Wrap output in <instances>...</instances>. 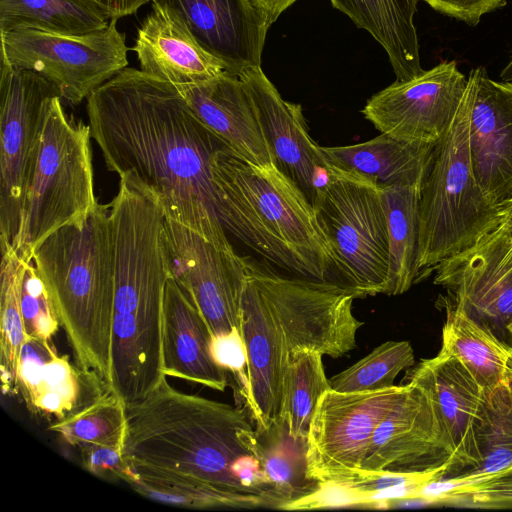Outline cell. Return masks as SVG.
<instances>
[{
  "label": "cell",
  "instance_id": "6da1fadb",
  "mask_svg": "<svg viewBox=\"0 0 512 512\" xmlns=\"http://www.w3.org/2000/svg\"><path fill=\"white\" fill-rule=\"evenodd\" d=\"M91 138L109 171L155 200L164 215L222 249L211 162L228 147L171 83L126 67L86 99Z\"/></svg>",
  "mask_w": 512,
  "mask_h": 512
},
{
  "label": "cell",
  "instance_id": "7a4b0ae2",
  "mask_svg": "<svg viewBox=\"0 0 512 512\" xmlns=\"http://www.w3.org/2000/svg\"><path fill=\"white\" fill-rule=\"evenodd\" d=\"M126 415L123 454L134 472L206 486L270 509L236 475L242 457H263L244 409L181 392L165 377L144 399L126 406Z\"/></svg>",
  "mask_w": 512,
  "mask_h": 512
},
{
  "label": "cell",
  "instance_id": "3957f363",
  "mask_svg": "<svg viewBox=\"0 0 512 512\" xmlns=\"http://www.w3.org/2000/svg\"><path fill=\"white\" fill-rule=\"evenodd\" d=\"M165 217L153 198L120 178L110 203L115 264L110 385L126 406L144 399L166 377L162 323L171 272Z\"/></svg>",
  "mask_w": 512,
  "mask_h": 512
},
{
  "label": "cell",
  "instance_id": "277c9868",
  "mask_svg": "<svg viewBox=\"0 0 512 512\" xmlns=\"http://www.w3.org/2000/svg\"><path fill=\"white\" fill-rule=\"evenodd\" d=\"M211 175L225 231L292 277L348 289L315 207L274 164L247 162L226 147L213 157Z\"/></svg>",
  "mask_w": 512,
  "mask_h": 512
},
{
  "label": "cell",
  "instance_id": "5b68a950",
  "mask_svg": "<svg viewBox=\"0 0 512 512\" xmlns=\"http://www.w3.org/2000/svg\"><path fill=\"white\" fill-rule=\"evenodd\" d=\"M32 262L75 363L110 385L115 297L110 204L98 202L84 219L49 234L34 249Z\"/></svg>",
  "mask_w": 512,
  "mask_h": 512
},
{
  "label": "cell",
  "instance_id": "8992f818",
  "mask_svg": "<svg viewBox=\"0 0 512 512\" xmlns=\"http://www.w3.org/2000/svg\"><path fill=\"white\" fill-rule=\"evenodd\" d=\"M469 103L462 100L433 157L420 194L418 281L474 244L495 214L473 171Z\"/></svg>",
  "mask_w": 512,
  "mask_h": 512
},
{
  "label": "cell",
  "instance_id": "52a82bcc",
  "mask_svg": "<svg viewBox=\"0 0 512 512\" xmlns=\"http://www.w3.org/2000/svg\"><path fill=\"white\" fill-rule=\"evenodd\" d=\"M61 99L51 102L25 194L13 250L24 262H32L34 249L49 234L84 219L98 204L90 126L68 118Z\"/></svg>",
  "mask_w": 512,
  "mask_h": 512
},
{
  "label": "cell",
  "instance_id": "ba28073f",
  "mask_svg": "<svg viewBox=\"0 0 512 512\" xmlns=\"http://www.w3.org/2000/svg\"><path fill=\"white\" fill-rule=\"evenodd\" d=\"M329 170L315 209L341 280L356 298L385 294L390 253L381 188L357 174Z\"/></svg>",
  "mask_w": 512,
  "mask_h": 512
},
{
  "label": "cell",
  "instance_id": "9c48e42d",
  "mask_svg": "<svg viewBox=\"0 0 512 512\" xmlns=\"http://www.w3.org/2000/svg\"><path fill=\"white\" fill-rule=\"evenodd\" d=\"M60 89L41 75L16 69L1 59L0 69V244L14 250L26 190L41 137Z\"/></svg>",
  "mask_w": 512,
  "mask_h": 512
},
{
  "label": "cell",
  "instance_id": "30bf717a",
  "mask_svg": "<svg viewBox=\"0 0 512 512\" xmlns=\"http://www.w3.org/2000/svg\"><path fill=\"white\" fill-rule=\"evenodd\" d=\"M117 21L111 19L106 28L82 35L34 29L0 33L1 59L41 75L60 89L62 99L78 105L128 67L126 35Z\"/></svg>",
  "mask_w": 512,
  "mask_h": 512
},
{
  "label": "cell",
  "instance_id": "8fae6325",
  "mask_svg": "<svg viewBox=\"0 0 512 512\" xmlns=\"http://www.w3.org/2000/svg\"><path fill=\"white\" fill-rule=\"evenodd\" d=\"M246 271L273 314L288 354L308 349L339 358L356 347L364 323L352 312L356 297L351 291L285 276L247 259Z\"/></svg>",
  "mask_w": 512,
  "mask_h": 512
},
{
  "label": "cell",
  "instance_id": "7c38bea8",
  "mask_svg": "<svg viewBox=\"0 0 512 512\" xmlns=\"http://www.w3.org/2000/svg\"><path fill=\"white\" fill-rule=\"evenodd\" d=\"M407 385L368 392L325 391L306 438V474L317 483H349L362 473L372 435Z\"/></svg>",
  "mask_w": 512,
  "mask_h": 512
},
{
  "label": "cell",
  "instance_id": "4fadbf2b",
  "mask_svg": "<svg viewBox=\"0 0 512 512\" xmlns=\"http://www.w3.org/2000/svg\"><path fill=\"white\" fill-rule=\"evenodd\" d=\"M163 238L171 276L197 307L212 336L242 333L246 259L167 217Z\"/></svg>",
  "mask_w": 512,
  "mask_h": 512
},
{
  "label": "cell",
  "instance_id": "5bb4252c",
  "mask_svg": "<svg viewBox=\"0 0 512 512\" xmlns=\"http://www.w3.org/2000/svg\"><path fill=\"white\" fill-rule=\"evenodd\" d=\"M467 85L457 62L396 80L370 97L362 114L383 134L417 144L438 143L456 114Z\"/></svg>",
  "mask_w": 512,
  "mask_h": 512
},
{
  "label": "cell",
  "instance_id": "9a60e30c",
  "mask_svg": "<svg viewBox=\"0 0 512 512\" xmlns=\"http://www.w3.org/2000/svg\"><path fill=\"white\" fill-rule=\"evenodd\" d=\"M255 105L273 164L315 207L330 176L328 162L310 136L302 107L282 98L261 66L239 75Z\"/></svg>",
  "mask_w": 512,
  "mask_h": 512
},
{
  "label": "cell",
  "instance_id": "2e32d148",
  "mask_svg": "<svg viewBox=\"0 0 512 512\" xmlns=\"http://www.w3.org/2000/svg\"><path fill=\"white\" fill-rule=\"evenodd\" d=\"M406 385L404 393L376 427L362 470L420 473L448 466L450 473L452 456L429 397L416 384Z\"/></svg>",
  "mask_w": 512,
  "mask_h": 512
},
{
  "label": "cell",
  "instance_id": "e0dca14e",
  "mask_svg": "<svg viewBox=\"0 0 512 512\" xmlns=\"http://www.w3.org/2000/svg\"><path fill=\"white\" fill-rule=\"evenodd\" d=\"M112 390L98 373L60 355L52 339L25 338L14 395L29 414L55 423L63 421Z\"/></svg>",
  "mask_w": 512,
  "mask_h": 512
},
{
  "label": "cell",
  "instance_id": "ac0fdd59",
  "mask_svg": "<svg viewBox=\"0 0 512 512\" xmlns=\"http://www.w3.org/2000/svg\"><path fill=\"white\" fill-rule=\"evenodd\" d=\"M464 93L474 175L496 205L512 195V82L493 80L478 66L469 72Z\"/></svg>",
  "mask_w": 512,
  "mask_h": 512
},
{
  "label": "cell",
  "instance_id": "d6986e66",
  "mask_svg": "<svg viewBox=\"0 0 512 512\" xmlns=\"http://www.w3.org/2000/svg\"><path fill=\"white\" fill-rule=\"evenodd\" d=\"M178 15L192 36L219 59L226 72L238 76L261 66L267 32L272 25L253 0H152Z\"/></svg>",
  "mask_w": 512,
  "mask_h": 512
},
{
  "label": "cell",
  "instance_id": "ffe728a7",
  "mask_svg": "<svg viewBox=\"0 0 512 512\" xmlns=\"http://www.w3.org/2000/svg\"><path fill=\"white\" fill-rule=\"evenodd\" d=\"M428 395L444 442L452 456L448 476L459 475L478 462L475 432L484 389L454 357L438 353L421 361L409 381Z\"/></svg>",
  "mask_w": 512,
  "mask_h": 512
},
{
  "label": "cell",
  "instance_id": "44dd1931",
  "mask_svg": "<svg viewBox=\"0 0 512 512\" xmlns=\"http://www.w3.org/2000/svg\"><path fill=\"white\" fill-rule=\"evenodd\" d=\"M241 331L247 352L248 392L245 403L258 434L262 435L280 424L282 383L288 352L273 314L248 275L242 297Z\"/></svg>",
  "mask_w": 512,
  "mask_h": 512
},
{
  "label": "cell",
  "instance_id": "7402d4cb",
  "mask_svg": "<svg viewBox=\"0 0 512 512\" xmlns=\"http://www.w3.org/2000/svg\"><path fill=\"white\" fill-rule=\"evenodd\" d=\"M198 118L247 162L273 164L253 100L239 76L174 85Z\"/></svg>",
  "mask_w": 512,
  "mask_h": 512
},
{
  "label": "cell",
  "instance_id": "603a6c76",
  "mask_svg": "<svg viewBox=\"0 0 512 512\" xmlns=\"http://www.w3.org/2000/svg\"><path fill=\"white\" fill-rule=\"evenodd\" d=\"M212 340L205 319L171 276L163 303V374L224 391L229 374L216 362Z\"/></svg>",
  "mask_w": 512,
  "mask_h": 512
},
{
  "label": "cell",
  "instance_id": "cb8c5ba5",
  "mask_svg": "<svg viewBox=\"0 0 512 512\" xmlns=\"http://www.w3.org/2000/svg\"><path fill=\"white\" fill-rule=\"evenodd\" d=\"M151 8L131 47L141 71L173 85L226 72L225 65L200 46L177 14L155 3Z\"/></svg>",
  "mask_w": 512,
  "mask_h": 512
},
{
  "label": "cell",
  "instance_id": "d4e9b609",
  "mask_svg": "<svg viewBox=\"0 0 512 512\" xmlns=\"http://www.w3.org/2000/svg\"><path fill=\"white\" fill-rule=\"evenodd\" d=\"M436 144L411 143L381 133L362 143L321 147V151L329 166L367 178L380 188L422 187Z\"/></svg>",
  "mask_w": 512,
  "mask_h": 512
},
{
  "label": "cell",
  "instance_id": "484cf974",
  "mask_svg": "<svg viewBox=\"0 0 512 512\" xmlns=\"http://www.w3.org/2000/svg\"><path fill=\"white\" fill-rule=\"evenodd\" d=\"M384 49L396 80L411 79L424 70L414 15L419 0H329Z\"/></svg>",
  "mask_w": 512,
  "mask_h": 512
},
{
  "label": "cell",
  "instance_id": "4316f807",
  "mask_svg": "<svg viewBox=\"0 0 512 512\" xmlns=\"http://www.w3.org/2000/svg\"><path fill=\"white\" fill-rule=\"evenodd\" d=\"M439 353L456 358L483 389L512 380V346L450 306Z\"/></svg>",
  "mask_w": 512,
  "mask_h": 512
},
{
  "label": "cell",
  "instance_id": "83f0119b",
  "mask_svg": "<svg viewBox=\"0 0 512 512\" xmlns=\"http://www.w3.org/2000/svg\"><path fill=\"white\" fill-rule=\"evenodd\" d=\"M472 320L512 346V270L466 268L434 277Z\"/></svg>",
  "mask_w": 512,
  "mask_h": 512
},
{
  "label": "cell",
  "instance_id": "f1b7e54d",
  "mask_svg": "<svg viewBox=\"0 0 512 512\" xmlns=\"http://www.w3.org/2000/svg\"><path fill=\"white\" fill-rule=\"evenodd\" d=\"M389 230V275L385 294H403L418 282L420 186L381 188Z\"/></svg>",
  "mask_w": 512,
  "mask_h": 512
},
{
  "label": "cell",
  "instance_id": "f546056e",
  "mask_svg": "<svg viewBox=\"0 0 512 512\" xmlns=\"http://www.w3.org/2000/svg\"><path fill=\"white\" fill-rule=\"evenodd\" d=\"M110 20L93 0H0V33L34 29L82 35L106 28Z\"/></svg>",
  "mask_w": 512,
  "mask_h": 512
},
{
  "label": "cell",
  "instance_id": "4dcf8cb0",
  "mask_svg": "<svg viewBox=\"0 0 512 512\" xmlns=\"http://www.w3.org/2000/svg\"><path fill=\"white\" fill-rule=\"evenodd\" d=\"M322 354L294 349L287 357L283 375L280 423L294 441L306 440L320 396L331 389Z\"/></svg>",
  "mask_w": 512,
  "mask_h": 512
},
{
  "label": "cell",
  "instance_id": "1f68e13d",
  "mask_svg": "<svg viewBox=\"0 0 512 512\" xmlns=\"http://www.w3.org/2000/svg\"><path fill=\"white\" fill-rule=\"evenodd\" d=\"M478 462L456 476L481 478L512 467V380L484 389L476 432Z\"/></svg>",
  "mask_w": 512,
  "mask_h": 512
},
{
  "label": "cell",
  "instance_id": "d6a6232c",
  "mask_svg": "<svg viewBox=\"0 0 512 512\" xmlns=\"http://www.w3.org/2000/svg\"><path fill=\"white\" fill-rule=\"evenodd\" d=\"M23 261L9 249L2 253L0 272V371L3 394L14 395L25 332L20 308Z\"/></svg>",
  "mask_w": 512,
  "mask_h": 512
},
{
  "label": "cell",
  "instance_id": "836d02e7",
  "mask_svg": "<svg viewBox=\"0 0 512 512\" xmlns=\"http://www.w3.org/2000/svg\"><path fill=\"white\" fill-rule=\"evenodd\" d=\"M268 446L263 445L266 476L278 501L279 509L312 493L318 483L306 474V440L294 441L282 424L268 433Z\"/></svg>",
  "mask_w": 512,
  "mask_h": 512
},
{
  "label": "cell",
  "instance_id": "e575fe53",
  "mask_svg": "<svg viewBox=\"0 0 512 512\" xmlns=\"http://www.w3.org/2000/svg\"><path fill=\"white\" fill-rule=\"evenodd\" d=\"M126 428V405L113 390L73 416L48 427L74 447L90 443L123 446Z\"/></svg>",
  "mask_w": 512,
  "mask_h": 512
},
{
  "label": "cell",
  "instance_id": "d590c367",
  "mask_svg": "<svg viewBox=\"0 0 512 512\" xmlns=\"http://www.w3.org/2000/svg\"><path fill=\"white\" fill-rule=\"evenodd\" d=\"M466 268L512 270V195L496 205L494 216L472 246L433 271L441 276Z\"/></svg>",
  "mask_w": 512,
  "mask_h": 512
},
{
  "label": "cell",
  "instance_id": "8d00e7d4",
  "mask_svg": "<svg viewBox=\"0 0 512 512\" xmlns=\"http://www.w3.org/2000/svg\"><path fill=\"white\" fill-rule=\"evenodd\" d=\"M414 365L413 348L408 341H387L367 356L329 379L339 392H368L395 386L394 380Z\"/></svg>",
  "mask_w": 512,
  "mask_h": 512
},
{
  "label": "cell",
  "instance_id": "74e56055",
  "mask_svg": "<svg viewBox=\"0 0 512 512\" xmlns=\"http://www.w3.org/2000/svg\"><path fill=\"white\" fill-rule=\"evenodd\" d=\"M125 483L145 498L181 508L257 509L249 500L232 494L197 484L146 477L133 470Z\"/></svg>",
  "mask_w": 512,
  "mask_h": 512
},
{
  "label": "cell",
  "instance_id": "f35d334b",
  "mask_svg": "<svg viewBox=\"0 0 512 512\" xmlns=\"http://www.w3.org/2000/svg\"><path fill=\"white\" fill-rule=\"evenodd\" d=\"M20 308L25 338L50 340L61 326L33 262L22 264Z\"/></svg>",
  "mask_w": 512,
  "mask_h": 512
},
{
  "label": "cell",
  "instance_id": "ab89813d",
  "mask_svg": "<svg viewBox=\"0 0 512 512\" xmlns=\"http://www.w3.org/2000/svg\"><path fill=\"white\" fill-rule=\"evenodd\" d=\"M456 501L482 508H512V467L460 489L449 502Z\"/></svg>",
  "mask_w": 512,
  "mask_h": 512
},
{
  "label": "cell",
  "instance_id": "60d3db41",
  "mask_svg": "<svg viewBox=\"0 0 512 512\" xmlns=\"http://www.w3.org/2000/svg\"><path fill=\"white\" fill-rule=\"evenodd\" d=\"M81 465L92 475L107 481L126 482L132 474L123 446L115 444H83L79 447Z\"/></svg>",
  "mask_w": 512,
  "mask_h": 512
},
{
  "label": "cell",
  "instance_id": "b9f144b4",
  "mask_svg": "<svg viewBox=\"0 0 512 512\" xmlns=\"http://www.w3.org/2000/svg\"><path fill=\"white\" fill-rule=\"evenodd\" d=\"M338 507L369 508L368 496L344 483H318L315 491L288 504L283 510H311Z\"/></svg>",
  "mask_w": 512,
  "mask_h": 512
},
{
  "label": "cell",
  "instance_id": "7bdbcfd3",
  "mask_svg": "<svg viewBox=\"0 0 512 512\" xmlns=\"http://www.w3.org/2000/svg\"><path fill=\"white\" fill-rule=\"evenodd\" d=\"M212 352L216 362L233 376L238 392L246 399L247 352L242 333L234 330L228 334L213 337Z\"/></svg>",
  "mask_w": 512,
  "mask_h": 512
},
{
  "label": "cell",
  "instance_id": "ee69618b",
  "mask_svg": "<svg viewBox=\"0 0 512 512\" xmlns=\"http://www.w3.org/2000/svg\"><path fill=\"white\" fill-rule=\"evenodd\" d=\"M435 11L460 20L469 26H476L481 18L490 12L505 7L507 0H419Z\"/></svg>",
  "mask_w": 512,
  "mask_h": 512
},
{
  "label": "cell",
  "instance_id": "f6af8a7d",
  "mask_svg": "<svg viewBox=\"0 0 512 512\" xmlns=\"http://www.w3.org/2000/svg\"><path fill=\"white\" fill-rule=\"evenodd\" d=\"M104 9L110 19H120L137 12L152 0H93Z\"/></svg>",
  "mask_w": 512,
  "mask_h": 512
},
{
  "label": "cell",
  "instance_id": "bcb514c9",
  "mask_svg": "<svg viewBox=\"0 0 512 512\" xmlns=\"http://www.w3.org/2000/svg\"><path fill=\"white\" fill-rule=\"evenodd\" d=\"M273 24L289 7L298 0H253Z\"/></svg>",
  "mask_w": 512,
  "mask_h": 512
},
{
  "label": "cell",
  "instance_id": "7dc6e473",
  "mask_svg": "<svg viewBox=\"0 0 512 512\" xmlns=\"http://www.w3.org/2000/svg\"><path fill=\"white\" fill-rule=\"evenodd\" d=\"M500 79L502 81L512 82V58L506 64V66L502 69L500 73Z\"/></svg>",
  "mask_w": 512,
  "mask_h": 512
},
{
  "label": "cell",
  "instance_id": "c3c4849f",
  "mask_svg": "<svg viewBox=\"0 0 512 512\" xmlns=\"http://www.w3.org/2000/svg\"><path fill=\"white\" fill-rule=\"evenodd\" d=\"M509 332H510V336H511V339H512V325L509 328Z\"/></svg>",
  "mask_w": 512,
  "mask_h": 512
}]
</instances>
